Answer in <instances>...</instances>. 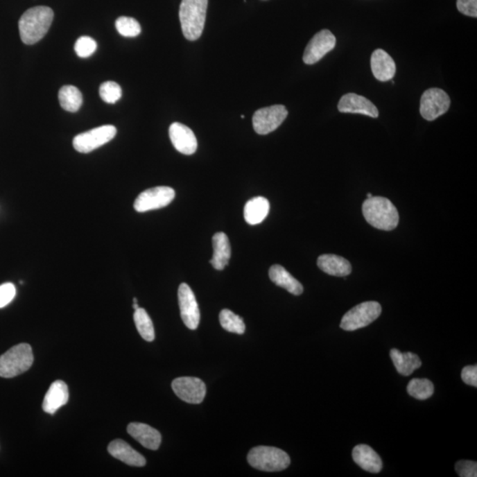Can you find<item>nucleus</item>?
I'll return each mask as SVG.
<instances>
[{
    "label": "nucleus",
    "instance_id": "nucleus-11",
    "mask_svg": "<svg viewBox=\"0 0 477 477\" xmlns=\"http://www.w3.org/2000/svg\"><path fill=\"white\" fill-rule=\"evenodd\" d=\"M172 388L182 401L189 404H200L204 401L206 395L205 383L201 379L191 376H182L174 379Z\"/></svg>",
    "mask_w": 477,
    "mask_h": 477
},
{
    "label": "nucleus",
    "instance_id": "nucleus-28",
    "mask_svg": "<svg viewBox=\"0 0 477 477\" xmlns=\"http://www.w3.org/2000/svg\"><path fill=\"white\" fill-rule=\"evenodd\" d=\"M408 392L412 397L424 401L433 395L434 385L428 379H414L408 383Z\"/></svg>",
    "mask_w": 477,
    "mask_h": 477
},
{
    "label": "nucleus",
    "instance_id": "nucleus-13",
    "mask_svg": "<svg viewBox=\"0 0 477 477\" xmlns=\"http://www.w3.org/2000/svg\"><path fill=\"white\" fill-rule=\"evenodd\" d=\"M180 317L187 327L196 330L200 323V311L196 296L192 289L186 283L180 286L178 291Z\"/></svg>",
    "mask_w": 477,
    "mask_h": 477
},
{
    "label": "nucleus",
    "instance_id": "nucleus-27",
    "mask_svg": "<svg viewBox=\"0 0 477 477\" xmlns=\"http://www.w3.org/2000/svg\"><path fill=\"white\" fill-rule=\"evenodd\" d=\"M134 321L138 333H140L144 340L149 341V342L155 340L153 323L149 314L147 313L144 309L138 308L135 309Z\"/></svg>",
    "mask_w": 477,
    "mask_h": 477
},
{
    "label": "nucleus",
    "instance_id": "nucleus-25",
    "mask_svg": "<svg viewBox=\"0 0 477 477\" xmlns=\"http://www.w3.org/2000/svg\"><path fill=\"white\" fill-rule=\"evenodd\" d=\"M390 356L396 370L402 376H410L415 370L422 366L421 359L415 354L401 353V351L393 348L390 352Z\"/></svg>",
    "mask_w": 477,
    "mask_h": 477
},
{
    "label": "nucleus",
    "instance_id": "nucleus-9",
    "mask_svg": "<svg viewBox=\"0 0 477 477\" xmlns=\"http://www.w3.org/2000/svg\"><path fill=\"white\" fill-rule=\"evenodd\" d=\"M175 198V191L169 187H156L145 190L135 199L134 208L137 212H146L166 207Z\"/></svg>",
    "mask_w": 477,
    "mask_h": 477
},
{
    "label": "nucleus",
    "instance_id": "nucleus-22",
    "mask_svg": "<svg viewBox=\"0 0 477 477\" xmlns=\"http://www.w3.org/2000/svg\"><path fill=\"white\" fill-rule=\"evenodd\" d=\"M269 276L270 280L277 286H280L293 295H300L304 293V286L298 281L297 279L293 278L288 270L284 268L283 266L275 264L270 267L269 270Z\"/></svg>",
    "mask_w": 477,
    "mask_h": 477
},
{
    "label": "nucleus",
    "instance_id": "nucleus-3",
    "mask_svg": "<svg viewBox=\"0 0 477 477\" xmlns=\"http://www.w3.org/2000/svg\"><path fill=\"white\" fill-rule=\"evenodd\" d=\"M208 0H182L180 21L186 40H199L204 31Z\"/></svg>",
    "mask_w": 477,
    "mask_h": 477
},
{
    "label": "nucleus",
    "instance_id": "nucleus-7",
    "mask_svg": "<svg viewBox=\"0 0 477 477\" xmlns=\"http://www.w3.org/2000/svg\"><path fill=\"white\" fill-rule=\"evenodd\" d=\"M116 134L114 125H101L76 135L73 141V148L80 153H89L114 139Z\"/></svg>",
    "mask_w": 477,
    "mask_h": 477
},
{
    "label": "nucleus",
    "instance_id": "nucleus-12",
    "mask_svg": "<svg viewBox=\"0 0 477 477\" xmlns=\"http://www.w3.org/2000/svg\"><path fill=\"white\" fill-rule=\"evenodd\" d=\"M336 37L330 31L323 30L314 35L306 47L304 61L307 65H313L323 59L329 51L334 49Z\"/></svg>",
    "mask_w": 477,
    "mask_h": 477
},
{
    "label": "nucleus",
    "instance_id": "nucleus-5",
    "mask_svg": "<svg viewBox=\"0 0 477 477\" xmlns=\"http://www.w3.org/2000/svg\"><path fill=\"white\" fill-rule=\"evenodd\" d=\"M248 462L254 469L267 472L282 471L291 463L288 454L279 448L257 446L250 450Z\"/></svg>",
    "mask_w": 477,
    "mask_h": 477
},
{
    "label": "nucleus",
    "instance_id": "nucleus-8",
    "mask_svg": "<svg viewBox=\"0 0 477 477\" xmlns=\"http://www.w3.org/2000/svg\"><path fill=\"white\" fill-rule=\"evenodd\" d=\"M288 115V110L282 105L257 110L252 119L254 130L263 135L272 133L283 123Z\"/></svg>",
    "mask_w": 477,
    "mask_h": 477
},
{
    "label": "nucleus",
    "instance_id": "nucleus-38",
    "mask_svg": "<svg viewBox=\"0 0 477 477\" xmlns=\"http://www.w3.org/2000/svg\"><path fill=\"white\" fill-rule=\"evenodd\" d=\"M372 196H372V194H370V193H369V194L367 195V198H372Z\"/></svg>",
    "mask_w": 477,
    "mask_h": 477
},
{
    "label": "nucleus",
    "instance_id": "nucleus-14",
    "mask_svg": "<svg viewBox=\"0 0 477 477\" xmlns=\"http://www.w3.org/2000/svg\"><path fill=\"white\" fill-rule=\"evenodd\" d=\"M169 137L173 147L180 153L192 155L198 150V140L194 132L185 125L174 122L170 125Z\"/></svg>",
    "mask_w": 477,
    "mask_h": 477
},
{
    "label": "nucleus",
    "instance_id": "nucleus-1",
    "mask_svg": "<svg viewBox=\"0 0 477 477\" xmlns=\"http://www.w3.org/2000/svg\"><path fill=\"white\" fill-rule=\"evenodd\" d=\"M54 12L48 6L28 9L19 21L21 40L25 44H37L47 34L53 24Z\"/></svg>",
    "mask_w": 477,
    "mask_h": 477
},
{
    "label": "nucleus",
    "instance_id": "nucleus-30",
    "mask_svg": "<svg viewBox=\"0 0 477 477\" xmlns=\"http://www.w3.org/2000/svg\"><path fill=\"white\" fill-rule=\"evenodd\" d=\"M116 28L119 34L125 37H135L141 34V28L139 22L135 19L121 16L116 21Z\"/></svg>",
    "mask_w": 477,
    "mask_h": 477
},
{
    "label": "nucleus",
    "instance_id": "nucleus-32",
    "mask_svg": "<svg viewBox=\"0 0 477 477\" xmlns=\"http://www.w3.org/2000/svg\"><path fill=\"white\" fill-rule=\"evenodd\" d=\"M98 49V44L89 37H82L78 38L75 44V51L80 58H89L95 53Z\"/></svg>",
    "mask_w": 477,
    "mask_h": 477
},
{
    "label": "nucleus",
    "instance_id": "nucleus-35",
    "mask_svg": "<svg viewBox=\"0 0 477 477\" xmlns=\"http://www.w3.org/2000/svg\"><path fill=\"white\" fill-rule=\"evenodd\" d=\"M457 8L463 15L477 17V0H457Z\"/></svg>",
    "mask_w": 477,
    "mask_h": 477
},
{
    "label": "nucleus",
    "instance_id": "nucleus-26",
    "mask_svg": "<svg viewBox=\"0 0 477 477\" xmlns=\"http://www.w3.org/2000/svg\"><path fill=\"white\" fill-rule=\"evenodd\" d=\"M61 107L69 112H76L83 105V94L75 86H63L59 92Z\"/></svg>",
    "mask_w": 477,
    "mask_h": 477
},
{
    "label": "nucleus",
    "instance_id": "nucleus-24",
    "mask_svg": "<svg viewBox=\"0 0 477 477\" xmlns=\"http://www.w3.org/2000/svg\"><path fill=\"white\" fill-rule=\"evenodd\" d=\"M270 211L268 200L257 196L250 200L244 207V218L248 224L259 225L266 219Z\"/></svg>",
    "mask_w": 477,
    "mask_h": 477
},
{
    "label": "nucleus",
    "instance_id": "nucleus-21",
    "mask_svg": "<svg viewBox=\"0 0 477 477\" xmlns=\"http://www.w3.org/2000/svg\"><path fill=\"white\" fill-rule=\"evenodd\" d=\"M319 269L331 276L346 277L352 272V266L344 257L336 254H322L318 257Z\"/></svg>",
    "mask_w": 477,
    "mask_h": 477
},
{
    "label": "nucleus",
    "instance_id": "nucleus-19",
    "mask_svg": "<svg viewBox=\"0 0 477 477\" xmlns=\"http://www.w3.org/2000/svg\"><path fill=\"white\" fill-rule=\"evenodd\" d=\"M108 452L112 456L127 465L144 467L146 464V460L140 453L121 440H116L110 443Z\"/></svg>",
    "mask_w": 477,
    "mask_h": 477
},
{
    "label": "nucleus",
    "instance_id": "nucleus-4",
    "mask_svg": "<svg viewBox=\"0 0 477 477\" xmlns=\"http://www.w3.org/2000/svg\"><path fill=\"white\" fill-rule=\"evenodd\" d=\"M33 362V352L30 345H16L0 356V376L15 378L30 370Z\"/></svg>",
    "mask_w": 477,
    "mask_h": 477
},
{
    "label": "nucleus",
    "instance_id": "nucleus-37",
    "mask_svg": "<svg viewBox=\"0 0 477 477\" xmlns=\"http://www.w3.org/2000/svg\"><path fill=\"white\" fill-rule=\"evenodd\" d=\"M133 308L135 309H135L140 308L139 306H138V302H134Z\"/></svg>",
    "mask_w": 477,
    "mask_h": 477
},
{
    "label": "nucleus",
    "instance_id": "nucleus-20",
    "mask_svg": "<svg viewBox=\"0 0 477 477\" xmlns=\"http://www.w3.org/2000/svg\"><path fill=\"white\" fill-rule=\"evenodd\" d=\"M354 462L370 473L378 474L383 469L381 458L367 444H358L354 448Z\"/></svg>",
    "mask_w": 477,
    "mask_h": 477
},
{
    "label": "nucleus",
    "instance_id": "nucleus-31",
    "mask_svg": "<svg viewBox=\"0 0 477 477\" xmlns=\"http://www.w3.org/2000/svg\"><path fill=\"white\" fill-rule=\"evenodd\" d=\"M99 95L107 104H115L121 98L122 89L117 83L109 80L100 86Z\"/></svg>",
    "mask_w": 477,
    "mask_h": 477
},
{
    "label": "nucleus",
    "instance_id": "nucleus-17",
    "mask_svg": "<svg viewBox=\"0 0 477 477\" xmlns=\"http://www.w3.org/2000/svg\"><path fill=\"white\" fill-rule=\"evenodd\" d=\"M128 433L141 446L150 450L156 451L159 449L161 441H162L159 431L145 424L132 423L128 424Z\"/></svg>",
    "mask_w": 477,
    "mask_h": 477
},
{
    "label": "nucleus",
    "instance_id": "nucleus-16",
    "mask_svg": "<svg viewBox=\"0 0 477 477\" xmlns=\"http://www.w3.org/2000/svg\"><path fill=\"white\" fill-rule=\"evenodd\" d=\"M69 399V388L62 380L51 383L49 390L44 396L43 409L47 414L53 415L61 407L66 405Z\"/></svg>",
    "mask_w": 477,
    "mask_h": 477
},
{
    "label": "nucleus",
    "instance_id": "nucleus-36",
    "mask_svg": "<svg viewBox=\"0 0 477 477\" xmlns=\"http://www.w3.org/2000/svg\"><path fill=\"white\" fill-rule=\"evenodd\" d=\"M462 379L467 385L477 388V366H466L462 370Z\"/></svg>",
    "mask_w": 477,
    "mask_h": 477
},
{
    "label": "nucleus",
    "instance_id": "nucleus-2",
    "mask_svg": "<svg viewBox=\"0 0 477 477\" xmlns=\"http://www.w3.org/2000/svg\"><path fill=\"white\" fill-rule=\"evenodd\" d=\"M363 214L370 225L380 230L392 231L399 224L397 209L389 199L382 196L367 198L363 205Z\"/></svg>",
    "mask_w": 477,
    "mask_h": 477
},
{
    "label": "nucleus",
    "instance_id": "nucleus-23",
    "mask_svg": "<svg viewBox=\"0 0 477 477\" xmlns=\"http://www.w3.org/2000/svg\"><path fill=\"white\" fill-rule=\"evenodd\" d=\"M212 244L214 256L211 259V266L216 270H224L231 259V246L227 235L225 233L216 234L212 238Z\"/></svg>",
    "mask_w": 477,
    "mask_h": 477
},
{
    "label": "nucleus",
    "instance_id": "nucleus-6",
    "mask_svg": "<svg viewBox=\"0 0 477 477\" xmlns=\"http://www.w3.org/2000/svg\"><path fill=\"white\" fill-rule=\"evenodd\" d=\"M381 305L376 302H365L351 309L344 315L340 327L347 331L368 327L381 315Z\"/></svg>",
    "mask_w": 477,
    "mask_h": 477
},
{
    "label": "nucleus",
    "instance_id": "nucleus-29",
    "mask_svg": "<svg viewBox=\"0 0 477 477\" xmlns=\"http://www.w3.org/2000/svg\"><path fill=\"white\" fill-rule=\"evenodd\" d=\"M219 322L225 331L232 333L243 334L246 330L243 319L229 309H223L219 314Z\"/></svg>",
    "mask_w": 477,
    "mask_h": 477
},
{
    "label": "nucleus",
    "instance_id": "nucleus-34",
    "mask_svg": "<svg viewBox=\"0 0 477 477\" xmlns=\"http://www.w3.org/2000/svg\"><path fill=\"white\" fill-rule=\"evenodd\" d=\"M16 288L14 284L5 283L0 286V309L6 307L14 300Z\"/></svg>",
    "mask_w": 477,
    "mask_h": 477
},
{
    "label": "nucleus",
    "instance_id": "nucleus-15",
    "mask_svg": "<svg viewBox=\"0 0 477 477\" xmlns=\"http://www.w3.org/2000/svg\"><path fill=\"white\" fill-rule=\"evenodd\" d=\"M338 111L346 114H360L372 118H378L379 110L372 102L363 96L349 93L340 98L338 105Z\"/></svg>",
    "mask_w": 477,
    "mask_h": 477
},
{
    "label": "nucleus",
    "instance_id": "nucleus-18",
    "mask_svg": "<svg viewBox=\"0 0 477 477\" xmlns=\"http://www.w3.org/2000/svg\"><path fill=\"white\" fill-rule=\"evenodd\" d=\"M373 76L380 82H388L395 76L394 60L386 51L378 49L374 51L370 60Z\"/></svg>",
    "mask_w": 477,
    "mask_h": 477
},
{
    "label": "nucleus",
    "instance_id": "nucleus-10",
    "mask_svg": "<svg viewBox=\"0 0 477 477\" xmlns=\"http://www.w3.org/2000/svg\"><path fill=\"white\" fill-rule=\"evenodd\" d=\"M451 100L443 89L433 88L424 92L420 103V112L428 121L440 117L449 110Z\"/></svg>",
    "mask_w": 477,
    "mask_h": 477
},
{
    "label": "nucleus",
    "instance_id": "nucleus-33",
    "mask_svg": "<svg viewBox=\"0 0 477 477\" xmlns=\"http://www.w3.org/2000/svg\"><path fill=\"white\" fill-rule=\"evenodd\" d=\"M456 470L460 477H476L477 463L472 460H460L456 463Z\"/></svg>",
    "mask_w": 477,
    "mask_h": 477
}]
</instances>
